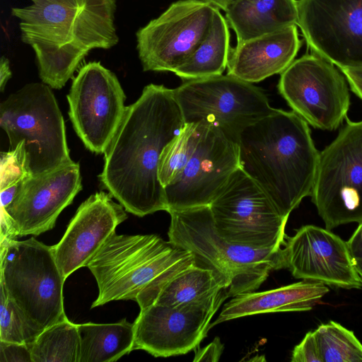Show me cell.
<instances>
[{"label":"cell","instance_id":"1","mask_svg":"<svg viewBox=\"0 0 362 362\" xmlns=\"http://www.w3.org/2000/svg\"><path fill=\"white\" fill-rule=\"evenodd\" d=\"M174 89L151 83L126 106L105 152L99 178L126 211L143 217L168 211L158 175L165 146L185 126Z\"/></svg>","mask_w":362,"mask_h":362},{"label":"cell","instance_id":"2","mask_svg":"<svg viewBox=\"0 0 362 362\" xmlns=\"http://www.w3.org/2000/svg\"><path fill=\"white\" fill-rule=\"evenodd\" d=\"M13 7L21 40L34 50L42 82L60 89L93 49L119 42L114 20L116 0H30Z\"/></svg>","mask_w":362,"mask_h":362},{"label":"cell","instance_id":"3","mask_svg":"<svg viewBox=\"0 0 362 362\" xmlns=\"http://www.w3.org/2000/svg\"><path fill=\"white\" fill-rule=\"evenodd\" d=\"M240 167L288 218L310 196L320 151L309 124L293 111L275 109L245 127L237 139Z\"/></svg>","mask_w":362,"mask_h":362},{"label":"cell","instance_id":"4","mask_svg":"<svg viewBox=\"0 0 362 362\" xmlns=\"http://www.w3.org/2000/svg\"><path fill=\"white\" fill-rule=\"evenodd\" d=\"M195 262L192 252L156 235L115 233L87 264L98 287L91 308L110 301L135 300L141 291H156Z\"/></svg>","mask_w":362,"mask_h":362},{"label":"cell","instance_id":"5","mask_svg":"<svg viewBox=\"0 0 362 362\" xmlns=\"http://www.w3.org/2000/svg\"><path fill=\"white\" fill-rule=\"evenodd\" d=\"M169 242L192 253L196 264L209 268L227 284L229 297L254 291L272 270L286 268L284 249H257L220 236L209 206L170 210Z\"/></svg>","mask_w":362,"mask_h":362},{"label":"cell","instance_id":"6","mask_svg":"<svg viewBox=\"0 0 362 362\" xmlns=\"http://www.w3.org/2000/svg\"><path fill=\"white\" fill-rule=\"evenodd\" d=\"M1 285L29 325L38 334L67 317L65 279L52 247L34 237L0 243Z\"/></svg>","mask_w":362,"mask_h":362},{"label":"cell","instance_id":"7","mask_svg":"<svg viewBox=\"0 0 362 362\" xmlns=\"http://www.w3.org/2000/svg\"><path fill=\"white\" fill-rule=\"evenodd\" d=\"M0 127L10 149L23 142L32 175L71 163L63 116L56 98L44 83H31L0 104Z\"/></svg>","mask_w":362,"mask_h":362},{"label":"cell","instance_id":"8","mask_svg":"<svg viewBox=\"0 0 362 362\" xmlns=\"http://www.w3.org/2000/svg\"><path fill=\"white\" fill-rule=\"evenodd\" d=\"M326 228L362 221V120L346 123L320 152L310 195Z\"/></svg>","mask_w":362,"mask_h":362},{"label":"cell","instance_id":"9","mask_svg":"<svg viewBox=\"0 0 362 362\" xmlns=\"http://www.w3.org/2000/svg\"><path fill=\"white\" fill-rule=\"evenodd\" d=\"M174 94L185 123L211 124L235 141L274 110L262 89L228 74L185 81Z\"/></svg>","mask_w":362,"mask_h":362},{"label":"cell","instance_id":"10","mask_svg":"<svg viewBox=\"0 0 362 362\" xmlns=\"http://www.w3.org/2000/svg\"><path fill=\"white\" fill-rule=\"evenodd\" d=\"M217 233L230 243L257 249L281 248L288 218L239 167L209 205Z\"/></svg>","mask_w":362,"mask_h":362},{"label":"cell","instance_id":"11","mask_svg":"<svg viewBox=\"0 0 362 362\" xmlns=\"http://www.w3.org/2000/svg\"><path fill=\"white\" fill-rule=\"evenodd\" d=\"M277 87L292 111L315 129L335 130L347 117V80L337 66L316 54L295 59L281 74Z\"/></svg>","mask_w":362,"mask_h":362},{"label":"cell","instance_id":"12","mask_svg":"<svg viewBox=\"0 0 362 362\" xmlns=\"http://www.w3.org/2000/svg\"><path fill=\"white\" fill-rule=\"evenodd\" d=\"M215 9L205 2L180 0L141 28L136 36L143 70L173 72L206 35Z\"/></svg>","mask_w":362,"mask_h":362},{"label":"cell","instance_id":"13","mask_svg":"<svg viewBox=\"0 0 362 362\" xmlns=\"http://www.w3.org/2000/svg\"><path fill=\"white\" fill-rule=\"evenodd\" d=\"M67 100L73 127L84 146L104 153L126 108L116 75L98 62L83 65L72 81Z\"/></svg>","mask_w":362,"mask_h":362},{"label":"cell","instance_id":"14","mask_svg":"<svg viewBox=\"0 0 362 362\" xmlns=\"http://www.w3.org/2000/svg\"><path fill=\"white\" fill-rule=\"evenodd\" d=\"M228 298L227 289L223 288L209 298L187 305L153 304L141 309L134 322L133 350L166 358L196 349L206 337L213 316Z\"/></svg>","mask_w":362,"mask_h":362},{"label":"cell","instance_id":"15","mask_svg":"<svg viewBox=\"0 0 362 362\" xmlns=\"http://www.w3.org/2000/svg\"><path fill=\"white\" fill-rule=\"evenodd\" d=\"M308 48L338 68L362 66V0H297Z\"/></svg>","mask_w":362,"mask_h":362},{"label":"cell","instance_id":"16","mask_svg":"<svg viewBox=\"0 0 362 362\" xmlns=\"http://www.w3.org/2000/svg\"><path fill=\"white\" fill-rule=\"evenodd\" d=\"M200 138L180 175L164 187L168 212L209 206L240 167L237 141L204 122Z\"/></svg>","mask_w":362,"mask_h":362},{"label":"cell","instance_id":"17","mask_svg":"<svg viewBox=\"0 0 362 362\" xmlns=\"http://www.w3.org/2000/svg\"><path fill=\"white\" fill-rule=\"evenodd\" d=\"M286 264L296 279L351 289L362 288L348 243L327 228L305 225L284 245Z\"/></svg>","mask_w":362,"mask_h":362},{"label":"cell","instance_id":"18","mask_svg":"<svg viewBox=\"0 0 362 362\" xmlns=\"http://www.w3.org/2000/svg\"><path fill=\"white\" fill-rule=\"evenodd\" d=\"M81 188L79 165L72 161L31 175L11 204L1 212L8 215L18 238L37 236L54 227L59 215Z\"/></svg>","mask_w":362,"mask_h":362},{"label":"cell","instance_id":"19","mask_svg":"<svg viewBox=\"0 0 362 362\" xmlns=\"http://www.w3.org/2000/svg\"><path fill=\"white\" fill-rule=\"evenodd\" d=\"M110 193L96 192L78 208L60 241L52 246L65 279L88 263L127 218L121 204Z\"/></svg>","mask_w":362,"mask_h":362},{"label":"cell","instance_id":"20","mask_svg":"<svg viewBox=\"0 0 362 362\" xmlns=\"http://www.w3.org/2000/svg\"><path fill=\"white\" fill-rule=\"evenodd\" d=\"M297 25L262 35L231 48L227 74L248 83H257L281 74L300 49Z\"/></svg>","mask_w":362,"mask_h":362},{"label":"cell","instance_id":"21","mask_svg":"<svg viewBox=\"0 0 362 362\" xmlns=\"http://www.w3.org/2000/svg\"><path fill=\"white\" fill-rule=\"evenodd\" d=\"M329 292L327 285L303 280L277 288L237 295L227 302L209 328L233 319L270 313L308 311Z\"/></svg>","mask_w":362,"mask_h":362},{"label":"cell","instance_id":"22","mask_svg":"<svg viewBox=\"0 0 362 362\" xmlns=\"http://www.w3.org/2000/svg\"><path fill=\"white\" fill-rule=\"evenodd\" d=\"M225 12L237 44L298 23L297 0H235Z\"/></svg>","mask_w":362,"mask_h":362},{"label":"cell","instance_id":"23","mask_svg":"<svg viewBox=\"0 0 362 362\" xmlns=\"http://www.w3.org/2000/svg\"><path fill=\"white\" fill-rule=\"evenodd\" d=\"M230 49L229 25L216 8L206 35L173 73L185 81L221 75L227 68Z\"/></svg>","mask_w":362,"mask_h":362},{"label":"cell","instance_id":"24","mask_svg":"<svg viewBox=\"0 0 362 362\" xmlns=\"http://www.w3.org/2000/svg\"><path fill=\"white\" fill-rule=\"evenodd\" d=\"M79 362H112L133 351L134 322L78 324Z\"/></svg>","mask_w":362,"mask_h":362},{"label":"cell","instance_id":"25","mask_svg":"<svg viewBox=\"0 0 362 362\" xmlns=\"http://www.w3.org/2000/svg\"><path fill=\"white\" fill-rule=\"evenodd\" d=\"M227 288L224 279L214 270L195 262L168 280L149 305H187L209 298Z\"/></svg>","mask_w":362,"mask_h":362},{"label":"cell","instance_id":"26","mask_svg":"<svg viewBox=\"0 0 362 362\" xmlns=\"http://www.w3.org/2000/svg\"><path fill=\"white\" fill-rule=\"evenodd\" d=\"M29 346L33 362H79L78 324L66 317L42 330Z\"/></svg>","mask_w":362,"mask_h":362},{"label":"cell","instance_id":"27","mask_svg":"<svg viewBox=\"0 0 362 362\" xmlns=\"http://www.w3.org/2000/svg\"><path fill=\"white\" fill-rule=\"evenodd\" d=\"M313 332L322 362H362V344L352 330L331 320Z\"/></svg>","mask_w":362,"mask_h":362},{"label":"cell","instance_id":"28","mask_svg":"<svg viewBox=\"0 0 362 362\" xmlns=\"http://www.w3.org/2000/svg\"><path fill=\"white\" fill-rule=\"evenodd\" d=\"M203 123L185 124L184 127L163 148L158 162V175L165 187L182 172L200 138Z\"/></svg>","mask_w":362,"mask_h":362},{"label":"cell","instance_id":"29","mask_svg":"<svg viewBox=\"0 0 362 362\" xmlns=\"http://www.w3.org/2000/svg\"><path fill=\"white\" fill-rule=\"evenodd\" d=\"M0 157V202L1 210H4L32 174L23 142L8 151L1 152Z\"/></svg>","mask_w":362,"mask_h":362},{"label":"cell","instance_id":"30","mask_svg":"<svg viewBox=\"0 0 362 362\" xmlns=\"http://www.w3.org/2000/svg\"><path fill=\"white\" fill-rule=\"evenodd\" d=\"M1 288L0 341L30 344L39 334L28 323L4 288Z\"/></svg>","mask_w":362,"mask_h":362},{"label":"cell","instance_id":"31","mask_svg":"<svg viewBox=\"0 0 362 362\" xmlns=\"http://www.w3.org/2000/svg\"><path fill=\"white\" fill-rule=\"evenodd\" d=\"M292 362H322L313 331L307 332L291 354Z\"/></svg>","mask_w":362,"mask_h":362},{"label":"cell","instance_id":"32","mask_svg":"<svg viewBox=\"0 0 362 362\" xmlns=\"http://www.w3.org/2000/svg\"><path fill=\"white\" fill-rule=\"evenodd\" d=\"M0 362H33L29 345L0 341Z\"/></svg>","mask_w":362,"mask_h":362},{"label":"cell","instance_id":"33","mask_svg":"<svg viewBox=\"0 0 362 362\" xmlns=\"http://www.w3.org/2000/svg\"><path fill=\"white\" fill-rule=\"evenodd\" d=\"M355 269L362 281V221L347 241Z\"/></svg>","mask_w":362,"mask_h":362},{"label":"cell","instance_id":"34","mask_svg":"<svg viewBox=\"0 0 362 362\" xmlns=\"http://www.w3.org/2000/svg\"><path fill=\"white\" fill-rule=\"evenodd\" d=\"M224 346L219 337L214 338L206 346L196 350L193 361H218L223 351Z\"/></svg>","mask_w":362,"mask_h":362},{"label":"cell","instance_id":"35","mask_svg":"<svg viewBox=\"0 0 362 362\" xmlns=\"http://www.w3.org/2000/svg\"><path fill=\"white\" fill-rule=\"evenodd\" d=\"M11 76L9 61L3 56L0 60V90L1 92L4 91L6 83L11 78Z\"/></svg>","mask_w":362,"mask_h":362},{"label":"cell","instance_id":"36","mask_svg":"<svg viewBox=\"0 0 362 362\" xmlns=\"http://www.w3.org/2000/svg\"><path fill=\"white\" fill-rule=\"evenodd\" d=\"M351 90L362 101V81L349 76H344Z\"/></svg>","mask_w":362,"mask_h":362},{"label":"cell","instance_id":"37","mask_svg":"<svg viewBox=\"0 0 362 362\" xmlns=\"http://www.w3.org/2000/svg\"><path fill=\"white\" fill-rule=\"evenodd\" d=\"M339 69L344 76H349L362 81V66Z\"/></svg>","mask_w":362,"mask_h":362},{"label":"cell","instance_id":"38","mask_svg":"<svg viewBox=\"0 0 362 362\" xmlns=\"http://www.w3.org/2000/svg\"><path fill=\"white\" fill-rule=\"evenodd\" d=\"M211 4V6L218 8L226 10L235 0H197Z\"/></svg>","mask_w":362,"mask_h":362}]
</instances>
